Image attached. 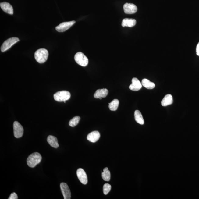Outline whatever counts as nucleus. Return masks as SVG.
Masks as SVG:
<instances>
[{
  "label": "nucleus",
  "instance_id": "12",
  "mask_svg": "<svg viewBox=\"0 0 199 199\" xmlns=\"http://www.w3.org/2000/svg\"><path fill=\"white\" fill-rule=\"evenodd\" d=\"M0 6L3 11L6 12V13L10 14V15H13V8L10 3L5 2L1 3Z\"/></svg>",
  "mask_w": 199,
  "mask_h": 199
},
{
  "label": "nucleus",
  "instance_id": "22",
  "mask_svg": "<svg viewBox=\"0 0 199 199\" xmlns=\"http://www.w3.org/2000/svg\"><path fill=\"white\" fill-rule=\"evenodd\" d=\"M80 119V118L79 116H76V117H73V119L70 121L69 124L70 126L75 127L78 124Z\"/></svg>",
  "mask_w": 199,
  "mask_h": 199
},
{
  "label": "nucleus",
  "instance_id": "26",
  "mask_svg": "<svg viewBox=\"0 0 199 199\" xmlns=\"http://www.w3.org/2000/svg\"><path fill=\"white\" fill-rule=\"evenodd\" d=\"M102 98H99V99H100V100H101V99H102Z\"/></svg>",
  "mask_w": 199,
  "mask_h": 199
},
{
  "label": "nucleus",
  "instance_id": "14",
  "mask_svg": "<svg viewBox=\"0 0 199 199\" xmlns=\"http://www.w3.org/2000/svg\"><path fill=\"white\" fill-rule=\"evenodd\" d=\"M108 93V91L106 89H98L94 95V98H96L106 97Z\"/></svg>",
  "mask_w": 199,
  "mask_h": 199
},
{
  "label": "nucleus",
  "instance_id": "19",
  "mask_svg": "<svg viewBox=\"0 0 199 199\" xmlns=\"http://www.w3.org/2000/svg\"><path fill=\"white\" fill-rule=\"evenodd\" d=\"M142 84V85L143 86L146 88L148 89H152L155 87V84L154 83L151 82L150 81L147 79H143Z\"/></svg>",
  "mask_w": 199,
  "mask_h": 199
},
{
  "label": "nucleus",
  "instance_id": "6",
  "mask_svg": "<svg viewBox=\"0 0 199 199\" xmlns=\"http://www.w3.org/2000/svg\"><path fill=\"white\" fill-rule=\"evenodd\" d=\"M14 134L15 138H20L23 134L24 129L23 127L20 123L17 121L13 123V125Z\"/></svg>",
  "mask_w": 199,
  "mask_h": 199
},
{
  "label": "nucleus",
  "instance_id": "4",
  "mask_svg": "<svg viewBox=\"0 0 199 199\" xmlns=\"http://www.w3.org/2000/svg\"><path fill=\"white\" fill-rule=\"evenodd\" d=\"M19 41L20 40L18 38L15 37L8 39L2 45L1 48V52H6Z\"/></svg>",
  "mask_w": 199,
  "mask_h": 199
},
{
  "label": "nucleus",
  "instance_id": "11",
  "mask_svg": "<svg viewBox=\"0 0 199 199\" xmlns=\"http://www.w3.org/2000/svg\"><path fill=\"white\" fill-rule=\"evenodd\" d=\"M142 87V84L138 79L134 77L132 80V84L129 86L131 90L137 91L140 90Z\"/></svg>",
  "mask_w": 199,
  "mask_h": 199
},
{
  "label": "nucleus",
  "instance_id": "15",
  "mask_svg": "<svg viewBox=\"0 0 199 199\" xmlns=\"http://www.w3.org/2000/svg\"><path fill=\"white\" fill-rule=\"evenodd\" d=\"M136 20L134 19L126 18L123 20L122 26L123 27H133L136 25Z\"/></svg>",
  "mask_w": 199,
  "mask_h": 199
},
{
  "label": "nucleus",
  "instance_id": "5",
  "mask_svg": "<svg viewBox=\"0 0 199 199\" xmlns=\"http://www.w3.org/2000/svg\"><path fill=\"white\" fill-rule=\"evenodd\" d=\"M74 59L77 64L80 66L85 67L88 64V59L82 52H77L75 55Z\"/></svg>",
  "mask_w": 199,
  "mask_h": 199
},
{
  "label": "nucleus",
  "instance_id": "10",
  "mask_svg": "<svg viewBox=\"0 0 199 199\" xmlns=\"http://www.w3.org/2000/svg\"><path fill=\"white\" fill-rule=\"evenodd\" d=\"M123 8L125 13L127 14L135 13L138 10L137 6L133 3H125L123 6Z\"/></svg>",
  "mask_w": 199,
  "mask_h": 199
},
{
  "label": "nucleus",
  "instance_id": "17",
  "mask_svg": "<svg viewBox=\"0 0 199 199\" xmlns=\"http://www.w3.org/2000/svg\"><path fill=\"white\" fill-rule=\"evenodd\" d=\"M173 103V98L172 95L168 94L165 96L161 101V105L163 106H167L172 105Z\"/></svg>",
  "mask_w": 199,
  "mask_h": 199
},
{
  "label": "nucleus",
  "instance_id": "16",
  "mask_svg": "<svg viewBox=\"0 0 199 199\" xmlns=\"http://www.w3.org/2000/svg\"><path fill=\"white\" fill-rule=\"evenodd\" d=\"M47 141L51 147L55 148L59 147V144H58L57 139L56 137L52 135H49L47 137Z\"/></svg>",
  "mask_w": 199,
  "mask_h": 199
},
{
  "label": "nucleus",
  "instance_id": "7",
  "mask_svg": "<svg viewBox=\"0 0 199 199\" xmlns=\"http://www.w3.org/2000/svg\"><path fill=\"white\" fill-rule=\"evenodd\" d=\"M75 23V21L63 22L57 26L56 27L55 29L56 30L59 32H63L69 29Z\"/></svg>",
  "mask_w": 199,
  "mask_h": 199
},
{
  "label": "nucleus",
  "instance_id": "2",
  "mask_svg": "<svg viewBox=\"0 0 199 199\" xmlns=\"http://www.w3.org/2000/svg\"><path fill=\"white\" fill-rule=\"evenodd\" d=\"M42 159V156L39 153H33L28 157L27 159V164L30 168H34L37 165L40 163Z\"/></svg>",
  "mask_w": 199,
  "mask_h": 199
},
{
  "label": "nucleus",
  "instance_id": "21",
  "mask_svg": "<svg viewBox=\"0 0 199 199\" xmlns=\"http://www.w3.org/2000/svg\"><path fill=\"white\" fill-rule=\"evenodd\" d=\"M119 104V100L117 99H114L109 103L108 107L111 111H115L117 110Z\"/></svg>",
  "mask_w": 199,
  "mask_h": 199
},
{
  "label": "nucleus",
  "instance_id": "20",
  "mask_svg": "<svg viewBox=\"0 0 199 199\" xmlns=\"http://www.w3.org/2000/svg\"><path fill=\"white\" fill-rule=\"evenodd\" d=\"M102 177L104 180L107 181L110 180L111 174L108 168H105L104 169L103 172H102Z\"/></svg>",
  "mask_w": 199,
  "mask_h": 199
},
{
  "label": "nucleus",
  "instance_id": "1",
  "mask_svg": "<svg viewBox=\"0 0 199 199\" xmlns=\"http://www.w3.org/2000/svg\"><path fill=\"white\" fill-rule=\"evenodd\" d=\"M48 52L46 49L41 48L36 51L34 54V57L39 63H43L47 61L48 57Z\"/></svg>",
  "mask_w": 199,
  "mask_h": 199
},
{
  "label": "nucleus",
  "instance_id": "8",
  "mask_svg": "<svg viewBox=\"0 0 199 199\" xmlns=\"http://www.w3.org/2000/svg\"><path fill=\"white\" fill-rule=\"evenodd\" d=\"M60 188L64 199L71 198V192L68 185L66 183H62L60 184Z\"/></svg>",
  "mask_w": 199,
  "mask_h": 199
},
{
  "label": "nucleus",
  "instance_id": "13",
  "mask_svg": "<svg viewBox=\"0 0 199 199\" xmlns=\"http://www.w3.org/2000/svg\"><path fill=\"white\" fill-rule=\"evenodd\" d=\"M100 137V133L98 131L91 132L87 135V140L90 142L94 143L99 140Z\"/></svg>",
  "mask_w": 199,
  "mask_h": 199
},
{
  "label": "nucleus",
  "instance_id": "25",
  "mask_svg": "<svg viewBox=\"0 0 199 199\" xmlns=\"http://www.w3.org/2000/svg\"><path fill=\"white\" fill-rule=\"evenodd\" d=\"M196 54L197 55L199 56V43L197 44L196 47Z\"/></svg>",
  "mask_w": 199,
  "mask_h": 199
},
{
  "label": "nucleus",
  "instance_id": "9",
  "mask_svg": "<svg viewBox=\"0 0 199 199\" xmlns=\"http://www.w3.org/2000/svg\"><path fill=\"white\" fill-rule=\"evenodd\" d=\"M77 177L82 184L86 185L88 182L87 174L83 169L79 168L76 172Z\"/></svg>",
  "mask_w": 199,
  "mask_h": 199
},
{
  "label": "nucleus",
  "instance_id": "23",
  "mask_svg": "<svg viewBox=\"0 0 199 199\" xmlns=\"http://www.w3.org/2000/svg\"><path fill=\"white\" fill-rule=\"evenodd\" d=\"M112 188V186L110 184L106 183L104 184L103 187V193L105 195H106L110 192Z\"/></svg>",
  "mask_w": 199,
  "mask_h": 199
},
{
  "label": "nucleus",
  "instance_id": "3",
  "mask_svg": "<svg viewBox=\"0 0 199 199\" xmlns=\"http://www.w3.org/2000/svg\"><path fill=\"white\" fill-rule=\"evenodd\" d=\"M70 96L71 95L70 92L66 91H58L54 95V99L55 101H63L65 103H66V101L70 99Z\"/></svg>",
  "mask_w": 199,
  "mask_h": 199
},
{
  "label": "nucleus",
  "instance_id": "24",
  "mask_svg": "<svg viewBox=\"0 0 199 199\" xmlns=\"http://www.w3.org/2000/svg\"><path fill=\"white\" fill-rule=\"evenodd\" d=\"M18 199V197H17L16 193H13L10 194L9 198L8 199Z\"/></svg>",
  "mask_w": 199,
  "mask_h": 199
},
{
  "label": "nucleus",
  "instance_id": "18",
  "mask_svg": "<svg viewBox=\"0 0 199 199\" xmlns=\"http://www.w3.org/2000/svg\"><path fill=\"white\" fill-rule=\"evenodd\" d=\"M134 117L135 121L137 123L140 125L144 124V120L143 118L141 113L140 111L135 110L134 112Z\"/></svg>",
  "mask_w": 199,
  "mask_h": 199
}]
</instances>
